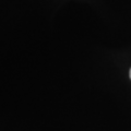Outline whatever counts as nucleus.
Here are the masks:
<instances>
[{"mask_svg": "<svg viewBox=\"0 0 131 131\" xmlns=\"http://www.w3.org/2000/svg\"><path fill=\"white\" fill-rule=\"evenodd\" d=\"M129 75H130V79H131V69H130V73H129Z\"/></svg>", "mask_w": 131, "mask_h": 131, "instance_id": "obj_1", "label": "nucleus"}]
</instances>
